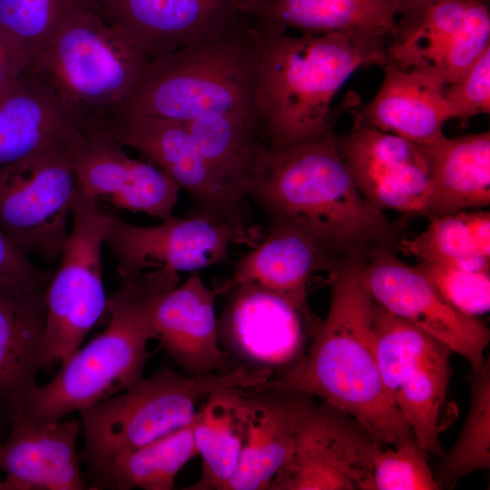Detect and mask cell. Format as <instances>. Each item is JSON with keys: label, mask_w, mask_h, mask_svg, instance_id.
Segmentation results:
<instances>
[{"label": "cell", "mask_w": 490, "mask_h": 490, "mask_svg": "<svg viewBox=\"0 0 490 490\" xmlns=\"http://www.w3.org/2000/svg\"><path fill=\"white\" fill-rule=\"evenodd\" d=\"M383 69L382 84L372 101L352 114L366 125L419 145L443 139V126L451 119L444 86L422 72L389 62Z\"/></svg>", "instance_id": "24"}, {"label": "cell", "mask_w": 490, "mask_h": 490, "mask_svg": "<svg viewBox=\"0 0 490 490\" xmlns=\"http://www.w3.org/2000/svg\"><path fill=\"white\" fill-rule=\"evenodd\" d=\"M416 268L461 313L477 318L489 311L490 271H474L429 261H419Z\"/></svg>", "instance_id": "35"}, {"label": "cell", "mask_w": 490, "mask_h": 490, "mask_svg": "<svg viewBox=\"0 0 490 490\" xmlns=\"http://www.w3.org/2000/svg\"><path fill=\"white\" fill-rule=\"evenodd\" d=\"M224 308L218 318L220 347L240 364L279 380L303 360L307 338L318 324L309 310L253 284L223 289Z\"/></svg>", "instance_id": "13"}, {"label": "cell", "mask_w": 490, "mask_h": 490, "mask_svg": "<svg viewBox=\"0 0 490 490\" xmlns=\"http://www.w3.org/2000/svg\"><path fill=\"white\" fill-rule=\"evenodd\" d=\"M432 163L429 219L490 204V133L445 136L426 146Z\"/></svg>", "instance_id": "28"}, {"label": "cell", "mask_w": 490, "mask_h": 490, "mask_svg": "<svg viewBox=\"0 0 490 490\" xmlns=\"http://www.w3.org/2000/svg\"><path fill=\"white\" fill-rule=\"evenodd\" d=\"M451 119L464 122L490 111V46L454 83L444 87Z\"/></svg>", "instance_id": "36"}, {"label": "cell", "mask_w": 490, "mask_h": 490, "mask_svg": "<svg viewBox=\"0 0 490 490\" xmlns=\"http://www.w3.org/2000/svg\"><path fill=\"white\" fill-rule=\"evenodd\" d=\"M364 267L328 276L330 304L302 362L273 380L334 407L359 422L381 445L393 446L413 434L380 376L374 344L373 305Z\"/></svg>", "instance_id": "3"}, {"label": "cell", "mask_w": 490, "mask_h": 490, "mask_svg": "<svg viewBox=\"0 0 490 490\" xmlns=\"http://www.w3.org/2000/svg\"><path fill=\"white\" fill-rule=\"evenodd\" d=\"M94 122L123 147L134 149L187 191L201 209L244 217L242 201L213 174L186 122L116 106L93 115Z\"/></svg>", "instance_id": "17"}, {"label": "cell", "mask_w": 490, "mask_h": 490, "mask_svg": "<svg viewBox=\"0 0 490 490\" xmlns=\"http://www.w3.org/2000/svg\"><path fill=\"white\" fill-rule=\"evenodd\" d=\"M254 233L245 217L201 209L153 226L132 224L114 215L104 244L116 260L122 282L154 269L180 272L211 267L223 261L234 244L255 245Z\"/></svg>", "instance_id": "9"}, {"label": "cell", "mask_w": 490, "mask_h": 490, "mask_svg": "<svg viewBox=\"0 0 490 490\" xmlns=\"http://www.w3.org/2000/svg\"><path fill=\"white\" fill-rule=\"evenodd\" d=\"M340 156L358 191L374 207L424 216L432 192L426 146L361 122L337 135Z\"/></svg>", "instance_id": "15"}, {"label": "cell", "mask_w": 490, "mask_h": 490, "mask_svg": "<svg viewBox=\"0 0 490 490\" xmlns=\"http://www.w3.org/2000/svg\"><path fill=\"white\" fill-rule=\"evenodd\" d=\"M240 14L266 31L354 32L388 37L397 14L394 0H240Z\"/></svg>", "instance_id": "25"}, {"label": "cell", "mask_w": 490, "mask_h": 490, "mask_svg": "<svg viewBox=\"0 0 490 490\" xmlns=\"http://www.w3.org/2000/svg\"><path fill=\"white\" fill-rule=\"evenodd\" d=\"M272 220L304 230L347 267H365L379 249H395L397 224L354 183L338 148L334 126L297 146L270 151L250 191Z\"/></svg>", "instance_id": "2"}, {"label": "cell", "mask_w": 490, "mask_h": 490, "mask_svg": "<svg viewBox=\"0 0 490 490\" xmlns=\"http://www.w3.org/2000/svg\"><path fill=\"white\" fill-rule=\"evenodd\" d=\"M107 297L104 330L61 364L52 380L34 386L18 412L36 423L62 420L138 383L155 339L154 313L161 299L180 284L179 272L160 268L121 282ZM9 413V412H8Z\"/></svg>", "instance_id": "4"}, {"label": "cell", "mask_w": 490, "mask_h": 490, "mask_svg": "<svg viewBox=\"0 0 490 490\" xmlns=\"http://www.w3.org/2000/svg\"><path fill=\"white\" fill-rule=\"evenodd\" d=\"M197 456L192 420L145 445L122 451L88 470L89 488L172 490L181 468Z\"/></svg>", "instance_id": "30"}, {"label": "cell", "mask_w": 490, "mask_h": 490, "mask_svg": "<svg viewBox=\"0 0 490 490\" xmlns=\"http://www.w3.org/2000/svg\"><path fill=\"white\" fill-rule=\"evenodd\" d=\"M149 64L94 4L74 14L25 69L68 105L93 116L121 105Z\"/></svg>", "instance_id": "7"}, {"label": "cell", "mask_w": 490, "mask_h": 490, "mask_svg": "<svg viewBox=\"0 0 490 490\" xmlns=\"http://www.w3.org/2000/svg\"><path fill=\"white\" fill-rule=\"evenodd\" d=\"M46 289L0 285V404L7 413L37 385L35 377L43 368Z\"/></svg>", "instance_id": "26"}, {"label": "cell", "mask_w": 490, "mask_h": 490, "mask_svg": "<svg viewBox=\"0 0 490 490\" xmlns=\"http://www.w3.org/2000/svg\"><path fill=\"white\" fill-rule=\"evenodd\" d=\"M260 31L244 17L211 39L149 64L123 108L188 122L208 113L251 115Z\"/></svg>", "instance_id": "5"}, {"label": "cell", "mask_w": 490, "mask_h": 490, "mask_svg": "<svg viewBox=\"0 0 490 490\" xmlns=\"http://www.w3.org/2000/svg\"><path fill=\"white\" fill-rule=\"evenodd\" d=\"M0 490H15L13 483L5 478V480H0Z\"/></svg>", "instance_id": "40"}, {"label": "cell", "mask_w": 490, "mask_h": 490, "mask_svg": "<svg viewBox=\"0 0 490 490\" xmlns=\"http://www.w3.org/2000/svg\"><path fill=\"white\" fill-rule=\"evenodd\" d=\"M378 443L356 419L310 397L289 457L269 490H368Z\"/></svg>", "instance_id": "12"}, {"label": "cell", "mask_w": 490, "mask_h": 490, "mask_svg": "<svg viewBox=\"0 0 490 490\" xmlns=\"http://www.w3.org/2000/svg\"><path fill=\"white\" fill-rule=\"evenodd\" d=\"M92 120L24 70L15 85L0 97V169L68 149Z\"/></svg>", "instance_id": "19"}, {"label": "cell", "mask_w": 490, "mask_h": 490, "mask_svg": "<svg viewBox=\"0 0 490 490\" xmlns=\"http://www.w3.org/2000/svg\"><path fill=\"white\" fill-rule=\"evenodd\" d=\"M94 0H0V28L24 70Z\"/></svg>", "instance_id": "31"}, {"label": "cell", "mask_w": 490, "mask_h": 490, "mask_svg": "<svg viewBox=\"0 0 490 490\" xmlns=\"http://www.w3.org/2000/svg\"><path fill=\"white\" fill-rule=\"evenodd\" d=\"M394 250H377L362 270L373 299L466 358L472 370L479 369L486 360L485 351L490 340L487 326L478 318L453 308L416 266L401 260Z\"/></svg>", "instance_id": "14"}, {"label": "cell", "mask_w": 490, "mask_h": 490, "mask_svg": "<svg viewBox=\"0 0 490 490\" xmlns=\"http://www.w3.org/2000/svg\"><path fill=\"white\" fill-rule=\"evenodd\" d=\"M383 384L426 452L440 455L438 415L451 376V351L411 323L385 315L374 327Z\"/></svg>", "instance_id": "11"}, {"label": "cell", "mask_w": 490, "mask_h": 490, "mask_svg": "<svg viewBox=\"0 0 490 490\" xmlns=\"http://www.w3.org/2000/svg\"><path fill=\"white\" fill-rule=\"evenodd\" d=\"M154 327L155 339L188 375H223L241 366L220 345L215 292L197 274L161 299Z\"/></svg>", "instance_id": "21"}, {"label": "cell", "mask_w": 490, "mask_h": 490, "mask_svg": "<svg viewBox=\"0 0 490 490\" xmlns=\"http://www.w3.org/2000/svg\"><path fill=\"white\" fill-rule=\"evenodd\" d=\"M151 63L182 47L214 38L245 16L240 0H94Z\"/></svg>", "instance_id": "18"}, {"label": "cell", "mask_w": 490, "mask_h": 490, "mask_svg": "<svg viewBox=\"0 0 490 490\" xmlns=\"http://www.w3.org/2000/svg\"><path fill=\"white\" fill-rule=\"evenodd\" d=\"M68 149L0 169V230L28 257L50 265L67 241L76 192Z\"/></svg>", "instance_id": "10"}, {"label": "cell", "mask_w": 490, "mask_h": 490, "mask_svg": "<svg viewBox=\"0 0 490 490\" xmlns=\"http://www.w3.org/2000/svg\"><path fill=\"white\" fill-rule=\"evenodd\" d=\"M426 452L413 437L376 450L371 465L368 490H438L426 460Z\"/></svg>", "instance_id": "34"}, {"label": "cell", "mask_w": 490, "mask_h": 490, "mask_svg": "<svg viewBox=\"0 0 490 490\" xmlns=\"http://www.w3.org/2000/svg\"><path fill=\"white\" fill-rule=\"evenodd\" d=\"M470 407L459 436L446 456L437 483L453 487L462 477L490 467V363L485 360L469 378Z\"/></svg>", "instance_id": "32"}, {"label": "cell", "mask_w": 490, "mask_h": 490, "mask_svg": "<svg viewBox=\"0 0 490 490\" xmlns=\"http://www.w3.org/2000/svg\"><path fill=\"white\" fill-rule=\"evenodd\" d=\"M54 270L35 265L0 230V285L20 290L47 288Z\"/></svg>", "instance_id": "37"}, {"label": "cell", "mask_w": 490, "mask_h": 490, "mask_svg": "<svg viewBox=\"0 0 490 490\" xmlns=\"http://www.w3.org/2000/svg\"><path fill=\"white\" fill-rule=\"evenodd\" d=\"M309 397L273 380L246 389L243 444L226 490H269L290 456Z\"/></svg>", "instance_id": "20"}, {"label": "cell", "mask_w": 490, "mask_h": 490, "mask_svg": "<svg viewBox=\"0 0 490 490\" xmlns=\"http://www.w3.org/2000/svg\"><path fill=\"white\" fill-rule=\"evenodd\" d=\"M436 0H394L397 16L400 21L412 19Z\"/></svg>", "instance_id": "39"}, {"label": "cell", "mask_w": 490, "mask_h": 490, "mask_svg": "<svg viewBox=\"0 0 490 490\" xmlns=\"http://www.w3.org/2000/svg\"><path fill=\"white\" fill-rule=\"evenodd\" d=\"M11 431L0 446V470L15 490L87 488L76 452L80 423H36L8 413Z\"/></svg>", "instance_id": "23"}, {"label": "cell", "mask_w": 490, "mask_h": 490, "mask_svg": "<svg viewBox=\"0 0 490 490\" xmlns=\"http://www.w3.org/2000/svg\"><path fill=\"white\" fill-rule=\"evenodd\" d=\"M113 217L75 192L69 236L45 292L43 368L69 358L106 310L102 248Z\"/></svg>", "instance_id": "8"}, {"label": "cell", "mask_w": 490, "mask_h": 490, "mask_svg": "<svg viewBox=\"0 0 490 490\" xmlns=\"http://www.w3.org/2000/svg\"><path fill=\"white\" fill-rule=\"evenodd\" d=\"M1 444H2V443H0V446H1Z\"/></svg>", "instance_id": "41"}, {"label": "cell", "mask_w": 490, "mask_h": 490, "mask_svg": "<svg viewBox=\"0 0 490 490\" xmlns=\"http://www.w3.org/2000/svg\"><path fill=\"white\" fill-rule=\"evenodd\" d=\"M264 237L237 263L232 275L213 289L220 294L237 284H253L309 310L307 289L313 276L352 268L342 264L314 238L299 228L270 220Z\"/></svg>", "instance_id": "22"}, {"label": "cell", "mask_w": 490, "mask_h": 490, "mask_svg": "<svg viewBox=\"0 0 490 490\" xmlns=\"http://www.w3.org/2000/svg\"><path fill=\"white\" fill-rule=\"evenodd\" d=\"M23 72L24 68L0 28V97L15 85Z\"/></svg>", "instance_id": "38"}, {"label": "cell", "mask_w": 490, "mask_h": 490, "mask_svg": "<svg viewBox=\"0 0 490 490\" xmlns=\"http://www.w3.org/2000/svg\"><path fill=\"white\" fill-rule=\"evenodd\" d=\"M260 382L241 365L223 375L197 377L169 368L132 387L79 410L84 445L80 460L88 470L114 455L141 446L190 424L201 404L224 385L252 387Z\"/></svg>", "instance_id": "6"}, {"label": "cell", "mask_w": 490, "mask_h": 490, "mask_svg": "<svg viewBox=\"0 0 490 490\" xmlns=\"http://www.w3.org/2000/svg\"><path fill=\"white\" fill-rule=\"evenodd\" d=\"M123 148L93 119L67 151L76 193L161 220L172 217L180 187L157 166L129 156Z\"/></svg>", "instance_id": "16"}, {"label": "cell", "mask_w": 490, "mask_h": 490, "mask_svg": "<svg viewBox=\"0 0 490 490\" xmlns=\"http://www.w3.org/2000/svg\"><path fill=\"white\" fill-rule=\"evenodd\" d=\"M395 249L419 261L490 271V258L479 250L466 211L429 219L425 230L410 239L401 238Z\"/></svg>", "instance_id": "33"}, {"label": "cell", "mask_w": 490, "mask_h": 490, "mask_svg": "<svg viewBox=\"0 0 490 490\" xmlns=\"http://www.w3.org/2000/svg\"><path fill=\"white\" fill-rule=\"evenodd\" d=\"M260 31L252 114L271 151L317 138L358 104L348 94L332 109L337 93L358 69L387 63V37L354 32Z\"/></svg>", "instance_id": "1"}, {"label": "cell", "mask_w": 490, "mask_h": 490, "mask_svg": "<svg viewBox=\"0 0 490 490\" xmlns=\"http://www.w3.org/2000/svg\"><path fill=\"white\" fill-rule=\"evenodd\" d=\"M224 385L214 388L193 419V436L201 457L199 480L188 490H226L241 453L245 430V391Z\"/></svg>", "instance_id": "29"}, {"label": "cell", "mask_w": 490, "mask_h": 490, "mask_svg": "<svg viewBox=\"0 0 490 490\" xmlns=\"http://www.w3.org/2000/svg\"><path fill=\"white\" fill-rule=\"evenodd\" d=\"M186 124L222 187L240 201L249 198L270 151L253 116L208 113Z\"/></svg>", "instance_id": "27"}]
</instances>
